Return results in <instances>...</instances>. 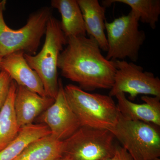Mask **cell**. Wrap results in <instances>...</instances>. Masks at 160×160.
<instances>
[{"label":"cell","mask_w":160,"mask_h":160,"mask_svg":"<svg viewBox=\"0 0 160 160\" xmlns=\"http://www.w3.org/2000/svg\"><path fill=\"white\" fill-rule=\"evenodd\" d=\"M67 38L66 48L58 60L62 75L78 83L86 91L111 89L116 72L114 61L103 55L98 44L91 37Z\"/></svg>","instance_id":"obj_1"},{"label":"cell","mask_w":160,"mask_h":160,"mask_svg":"<svg viewBox=\"0 0 160 160\" xmlns=\"http://www.w3.org/2000/svg\"><path fill=\"white\" fill-rule=\"evenodd\" d=\"M64 90L81 126L109 131L114 128L118 121L120 112L112 97L89 93L72 84L67 85Z\"/></svg>","instance_id":"obj_2"},{"label":"cell","mask_w":160,"mask_h":160,"mask_svg":"<svg viewBox=\"0 0 160 160\" xmlns=\"http://www.w3.org/2000/svg\"><path fill=\"white\" fill-rule=\"evenodd\" d=\"M45 34V42L40 52L34 55L24 54V57L39 77L47 96L55 99L59 89L58 60L67 45V38L61 28L60 21L52 15Z\"/></svg>","instance_id":"obj_3"},{"label":"cell","mask_w":160,"mask_h":160,"mask_svg":"<svg viewBox=\"0 0 160 160\" xmlns=\"http://www.w3.org/2000/svg\"><path fill=\"white\" fill-rule=\"evenodd\" d=\"M4 9L0 10V58L18 52L35 55L46 33L47 22L52 15L51 9L43 7L29 16L26 25L13 29L6 25L3 17Z\"/></svg>","instance_id":"obj_4"},{"label":"cell","mask_w":160,"mask_h":160,"mask_svg":"<svg viewBox=\"0 0 160 160\" xmlns=\"http://www.w3.org/2000/svg\"><path fill=\"white\" fill-rule=\"evenodd\" d=\"M158 126L126 119L120 114L110 131L133 160H155L160 156Z\"/></svg>","instance_id":"obj_5"},{"label":"cell","mask_w":160,"mask_h":160,"mask_svg":"<svg viewBox=\"0 0 160 160\" xmlns=\"http://www.w3.org/2000/svg\"><path fill=\"white\" fill-rule=\"evenodd\" d=\"M138 18L131 11L128 14L106 22L108 49L106 57L110 61L125 60L132 62L138 59L139 52L145 42V32L139 29Z\"/></svg>","instance_id":"obj_6"},{"label":"cell","mask_w":160,"mask_h":160,"mask_svg":"<svg viewBox=\"0 0 160 160\" xmlns=\"http://www.w3.org/2000/svg\"><path fill=\"white\" fill-rule=\"evenodd\" d=\"M115 139L109 130L81 126L63 141V157L69 160H106L115 152Z\"/></svg>","instance_id":"obj_7"},{"label":"cell","mask_w":160,"mask_h":160,"mask_svg":"<svg viewBox=\"0 0 160 160\" xmlns=\"http://www.w3.org/2000/svg\"><path fill=\"white\" fill-rule=\"evenodd\" d=\"M114 82L109 95L115 97L120 92L128 93L134 100L139 95L160 98V80L151 72L144 71L143 67L134 62L117 60Z\"/></svg>","instance_id":"obj_8"},{"label":"cell","mask_w":160,"mask_h":160,"mask_svg":"<svg viewBox=\"0 0 160 160\" xmlns=\"http://www.w3.org/2000/svg\"><path fill=\"white\" fill-rule=\"evenodd\" d=\"M39 119L42 124L49 127L52 135L60 141L68 138L81 127L66 98L61 79H59L56 98L53 104L41 114Z\"/></svg>","instance_id":"obj_9"},{"label":"cell","mask_w":160,"mask_h":160,"mask_svg":"<svg viewBox=\"0 0 160 160\" xmlns=\"http://www.w3.org/2000/svg\"><path fill=\"white\" fill-rule=\"evenodd\" d=\"M22 52H14L1 60V71L7 72L18 86L26 87L42 97H47L37 73L28 65Z\"/></svg>","instance_id":"obj_10"},{"label":"cell","mask_w":160,"mask_h":160,"mask_svg":"<svg viewBox=\"0 0 160 160\" xmlns=\"http://www.w3.org/2000/svg\"><path fill=\"white\" fill-rule=\"evenodd\" d=\"M54 101V99L42 96L26 87L17 85L14 106L20 128L33 124L34 120L51 106Z\"/></svg>","instance_id":"obj_11"},{"label":"cell","mask_w":160,"mask_h":160,"mask_svg":"<svg viewBox=\"0 0 160 160\" xmlns=\"http://www.w3.org/2000/svg\"><path fill=\"white\" fill-rule=\"evenodd\" d=\"M120 114L126 119L150 123L160 127V98L142 96V104H137L126 98L123 92L115 96Z\"/></svg>","instance_id":"obj_12"},{"label":"cell","mask_w":160,"mask_h":160,"mask_svg":"<svg viewBox=\"0 0 160 160\" xmlns=\"http://www.w3.org/2000/svg\"><path fill=\"white\" fill-rule=\"evenodd\" d=\"M82 14L86 34L94 39L101 50L108 49L106 34V7L98 0H77Z\"/></svg>","instance_id":"obj_13"},{"label":"cell","mask_w":160,"mask_h":160,"mask_svg":"<svg viewBox=\"0 0 160 160\" xmlns=\"http://www.w3.org/2000/svg\"><path fill=\"white\" fill-rule=\"evenodd\" d=\"M51 5L61 14V28L66 38L86 36L82 14L77 0H52Z\"/></svg>","instance_id":"obj_14"},{"label":"cell","mask_w":160,"mask_h":160,"mask_svg":"<svg viewBox=\"0 0 160 160\" xmlns=\"http://www.w3.org/2000/svg\"><path fill=\"white\" fill-rule=\"evenodd\" d=\"M64 152L63 141L50 134L32 142L14 160H58L63 157Z\"/></svg>","instance_id":"obj_15"},{"label":"cell","mask_w":160,"mask_h":160,"mask_svg":"<svg viewBox=\"0 0 160 160\" xmlns=\"http://www.w3.org/2000/svg\"><path fill=\"white\" fill-rule=\"evenodd\" d=\"M50 134L49 127L42 123L22 127L17 137L0 151V160H14L32 142Z\"/></svg>","instance_id":"obj_16"},{"label":"cell","mask_w":160,"mask_h":160,"mask_svg":"<svg viewBox=\"0 0 160 160\" xmlns=\"http://www.w3.org/2000/svg\"><path fill=\"white\" fill-rule=\"evenodd\" d=\"M17 84L12 81L8 96L0 111V151L17 137L20 128L14 110Z\"/></svg>","instance_id":"obj_17"},{"label":"cell","mask_w":160,"mask_h":160,"mask_svg":"<svg viewBox=\"0 0 160 160\" xmlns=\"http://www.w3.org/2000/svg\"><path fill=\"white\" fill-rule=\"evenodd\" d=\"M103 2V6L105 7L116 2L127 5L139 22L149 25L151 29L156 28L160 15V0H107Z\"/></svg>","instance_id":"obj_18"},{"label":"cell","mask_w":160,"mask_h":160,"mask_svg":"<svg viewBox=\"0 0 160 160\" xmlns=\"http://www.w3.org/2000/svg\"><path fill=\"white\" fill-rule=\"evenodd\" d=\"M12 80L6 72H0V111L6 102Z\"/></svg>","instance_id":"obj_19"},{"label":"cell","mask_w":160,"mask_h":160,"mask_svg":"<svg viewBox=\"0 0 160 160\" xmlns=\"http://www.w3.org/2000/svg\"><path fill=\"white\" fill-rule=\"evenodd\" d=\"M106 160H133L130 154L122 146H118L114 155Z\"/></svg>","instance_id":"obj_20"},{"label":"cell","mask_w":160,"mask_h":160,"mask_svg":"<svg viewBox=\"0 0 160 160\" xmlns=\"http://www.w3.org/2000/svg\"><path fill=\"white\" fill-rule=\"evenodd\" d=\"M6 3V1H0V10H1L2 9H5Z\"/></svg>","instance_id":"obj_21"},{"label":"cell","mask_w":160,"mask_h":160,"mask_svg":"<svg viewBox=\"0 0 160 160\" xmlns=\"http://www.w3.org/2000/svg\"><path fill=\"white\" fill-rule=\"evenodd\" d=\"M60 160H69V159L67 157L64 156Z\"/></svg>","instance_id":"obj_22"},{"label":"cell","mask_w":160,"mask_h":160,"mask_svg":"<svg viewBox=\"0 0 160 160\" xmlns=\"http://www.w3.org/2000/svg\"><path fill=\"white\" fill-rule=\"evenodd\" d=\"M2 59L1 58H0V65H1V60H2ZM1 71V67H0V72Z\"/></svg>","instance_id":"obj_23"},{"label":"cell","mask_w":160,"mask_h":160,"mask_svg":"<svg viewBox=\"0 0 160 160\" xmlns=\"http://www.w3.org/2000/svg\"><path fill=\"white\" fill-rule=\"evenodd\" d=\"M155 160H160L159 158H158L156 159H155Z\"/></svg>","instance_id":"obj_24"},{"label":"cell","mask_w":160,"mask_h":160,"mask_svg":"<svg viewBox=\"0 0 160 160\" xmlns=\"http://www.w3.org/2000/svg\"><path fill=\"white\" fill-rule=\"evenodd\" d=\"M60 159H59V160H60Z\"/></svg>","instance_id":"obj_25"}]
</instances>
